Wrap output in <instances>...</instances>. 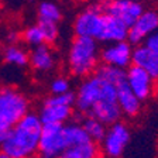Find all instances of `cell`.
<instances>
[{
    "label": "cell",
    "instance_id": "17",
    "mask_svg": "<svg viewBox=\"0 0 158 158\" xmlns=\"http://www.w3.org/2000/svg\"><path fill=\"white\" fill-rule=\"evenodd\" d=\"M116 92H117V103L123 114L127 117H134L140 113L141 100L133 93L130 86L127 85V81L116 86Z\"/></svg>",
    "mask_w": 158,
    "mask_h": 158
},
{
    "label": "cell",
    "instance_id": "19",
    "mask_svg": "<svg viewBox=\"0 0 158 158\" xmlns=\"http://www.w3.org/2000/svg\"><path fill=\"white\" fill-rule=\"evenodd\" d=\"M3 59L9 65L23 68V66L28 65L30 54L17 44H7L3 49Z\"/></svg>",
    "mask_w": 158,
    "mask_h": 158
},
{
    "label": "cell",
    "instance_id": "12",
    "mask_svg": "<svg viewBox=\"0 0 158 158\" xmlns=\"http://www.w3.org/2000/svg\"><path fill=\"white\" fill-rule=\"evenodd\" d=\"M131 55L133 45L127 40L109 43V45L100 49V59L103 61V64L114 65L123 69H127L131 65Z\"/></svg>",
    "mask_w": 158,
    "mask_h": 158
},
{
    "label": "cell",
    "instance_id": "24",
    "mask_svg": "<svg viewBox=\"0 0 158 158\" xmlns=\"http://www.w3.org/2000/svg\"><path fill=\"white\" fill-rule=\"evenodd\" d=\"M38 27L43 33L44 43L47 44H54L59 35L58 30V23L54 21H45V20H38Z\"/></svg>",
    "mask_w": 158,
    "mask_h": 158
},
{
    "label": "cell",
    "instance_id": "18",
    "mask_svg": "<svg viewBox=\"0 0 158 158\" xmlns=\"http://www.w3.org/2000/svg\"><path fill=\"white\" fill-rule=\"evenodd\" d=\"M99 157H100V150L98 147V143L89 140L86 143L66 147L56 158H99Z\"/></svg>",
    "mask_w": 158,
    "mask_h": 158
},
{
    "label": "cell",
    "instance_id": "5",
    "mask_svg": "<svg viewBox=\"0 0 158 158\" xmlns=\"http://www.w3.org/2000/svg\"><path fill=\"white\" fill-rule=\"evenodd\" d=\"M75 106V92L68 90L61 95H52L44 99L40 109V118L43 124L49 123H66L72 116V107Z\"/></svg>",
    "mask_w": 158,
    "mask_h": 158
},
{
    "label": "cell",
    "instance_id": "10",
    "mask_svg": "<svg viewBox=\"0 0 158 158\" xmlns=\"http://www.w3.org/2000/svg\"><path fill=\"white\" fill-rule=\"evenodd\" d=\"M155 30H158V10L144 9L140 17L128 27L127 41L131 45H140Z\"/></svg>",
    "mask_w": 158,
    "mask_h": 158
},
{
    "label": "cell",
    "instance_id": "2",
    "mask_svg": "<svg viewBox=\"0 0 158 158\" xmlns=\"http://www.w3.org/2000/svg\"><path fill=\"white\" fill-rule=\"evenodd\" d=\"M100 61V49L95 38L75 35L68 51L69 72L76 78H86L96 71Z\"/></svg>",
    "mask_w": 158,
    "mask_h": 158
},
{
    "label": "cell",
    "instance_id": "21",
    "mask_svg": "<svg viewBox=\"0 0 158 158\" xmlns=\"http://www.w3.org/2000/svg\"><path fill=\"white\" fill-rule=\"evenodd\" d=\"M64 133H65L68 147L75 144H81V143H86L90 140V137L88 135L83 126L79 124V123H69V124L64 123Z\"/></svg>",
    "mask_w": 158,
    "mask_h": 158
},
{
    "label": "cell",
    "instance_id": "3",
    "mask_svg": "<svg viewBox=\"0 0 158 158\" xmlns=\"http://www.w3.org/2000/svg\"><path fill=\"white\" fill-rule=\"evenodd\" d=\"M99 100H117V92L114 85L92 73L79 85L75 93V107L79 113L88 114L90 107Z\"/></svg>",
    "mask_w": 158,
    "mask_h": 158
},
{
    "label": "cell",
    "instance_id": "13",
    "mask_svg": "<svg viewBox=\"0 0 158 158\" xmlns=\"http://www.w3.org/2000/svg\"><path fill=\"white\" fill-rule=\"evenodd\" d=\"M131 64L140 66L152 78L155 85H158V55L151 49H148L144 44L135 45L133 48Z\"/></svg>",
    "mask_w": 158,
    "mask_h": 158
},
{
    "label": "cell",
    "instance_id": "29",
    "mask_svg": "<svg viewBox=\"0 0 158 158\" xmlns=\"http://www.w3.org/2000/svg\"><path fill=\"white\" fill-rule=\"evenodd\" d=\"M6 137H7V131H4V130H0V148H2V145H3Z\"/></svg>",
    "mask_w": 158,
    "mask_h": 158
},
{
    "label": "cell",
    "instance_id": "25",
    "mask_svg": "<svg viewBox=\"0 0 158 158\" xmlns=\"http://www.w3.org/2000/svg\"><path fill=\"white\" fill-rule=\"evenodd\" d=\"M23 40L30 47H37L40 44H44V37H43V33H41L38 24L37 26L27 27L23 33Z\"/></svg>",
    "mask_w": 158,
    "mask_h": 158
},
{
    "label": "cell",
    "instance_id": "30",
    "mask_svg": "<svg viewBox=\"0 0 158 158\" xmlns=\"http://www.w3.org/2000/svg\"><path fill=\"white\" fill-rule=\"evenodd\" d=\"M0 158H11V157H10L9 154H6V152H4L3 150L0 148Z\"/></svg>",
    "mask_w": 158,
    "mask_h": 158
},
{
    "label": "cell",
    "instance_id": "7",
    "mask_svg": "<svg viewBox=\"0 0 158 158\" xmlns=\"http://www.w3.org/2000/svg\"><path fill=\"white\" fill-rule=\"evenodd\" d=\"M103 16H105V11L99 4L86 7L85 10H82L73 21L75 35L92 37L98 41L103 26Z\"/></svg>",
    "mask_w": 158,
    "mask_h": 158
},
{
    "label": "cell",
    "instance_id": "8",
    "mask_svg": "<svg viewBox=\"0 0 158 158\" xmlns=\"http://www.w3.org/2000/svg\"><path fill=\"white\" fill-rule=\"evenodd\" d=\"M99 6L103 11L120 20L126 27L131 26L144 11L143 3L137 0H100Z\"/></svg>",
    "mask_w": 158,
    "mask_h": 158
},
{
    "label": "cell",
    "instance_id": "16",
    "mask_svg": "<svg viewBox=\"0 0 158 158\" xmlns=\"http://www.w3.org/2000/svg\"><path fill=\"white\" fill-rule=\"evenodd\" d=\"M88 116L98 118L105 126H112L113 123L120 122V117L123 116L120 106L117 100H99L98 103L90 107Z\"/></svg>",
    "mask_w": 158,
    "mask_h": 158
},
{
    "label": "cell",
    "instance_id": "11",
    "mask_svg": "<svg viewBox=\"0 0 158 158\" xmlns=\"http://www.w3.org/2000/svg\"><path fill=\"white\" fill-rule=\"evenodd\" d=\"M126 81H127V85L130 86V89L133 90V93L141 102L147 100L148 98H151L155 83L151 76L148 75L143 68L131 64L126 71Z\"/></svg>",
    "mask_w": 158,
    "mask_h": 158
},
{
    "label": "cell",
    "instance_id": "1",
    "mask_svg": "<svg viewBox=\"0 0 158 158\" xmlns=\"http://www.w3.org/2000/svg\"><path fill=\"white\" fill-rule=\"evenodd\" d=\"M43 122L38 113L28 112L7 131L2 150L11 158H33L38 152Z\"/></svg>",
    "mask_w": 158,
    "mask_h": 158
},
{
    "label": "cell",
    "instance_id": "14",
    "mask_svg": "<svg viewBox=\"0 0 158 158\" xmlns=\"http://www.w3.org/2000/svg\"><path fill=\"white\" fill-rule=\"evenodd\" d=\"M127 33H128V27H126L120 20L113 17L112 14L105 11L102 31L99 34L98 43L109 44V43H116V41H123V40H127Z\"/></svg>",
    "mask_w": 158,
    "mask_h": 158
},
{
    "label": "cell",
    "instance_id": "31",
    "mask_svg": "<svg viewBox=\"0 0 158 158\" xmlns=\"http://www.w3.org/2000/svg\"><path fill=\"white\" fill-rule=\"evenodd\" d=\"M33 158H52V157H49V155H45V154H41V152H40V155H34Z\"/></svg>",
    "mask_w": 158,
    "mask_h": 158
},
{
    "label": "cell",
    "instance_id": "4",
    "mask_svg": "<svg viewBox=\"0 0 158 158\" xmlns=\"http://www.w3.org/2000/svg\"><path fill=\"white\" fill-rule=\"evenodd\" d=\"M30 112V100L16 88H0V130L9 131Z\"/></svg>",
    "mask_w": 158,
    "mask_h": 158
},
{
    "label": "cell",
    "instance_id": "28",
    "mask_svg": "<svg viewBox=\"0 0 158 158\" xmlns=\"http://www.w3.org/2000/svg\"><path fill=\"white\" fill-rule=\"evenodd\" d=\"M20 40V35L17 31H9L6 35V41L7 44H17V41Z\"/></svg>",
    "mask_w": 158,
    "mask_h": 158
},
{
    "label": "cell",
    "instance_id": "22",
    "mask_svg": "<svg viewBox=\"0 0 158 158\" xmlns=\"http://www.w3.org/2000/svg\"><path fill=\"white\" fill-rule=\"evenodd\" d=\"M38 13V20H45V21H54L59 23V20L62 19V11L59 9L58 4H55L51 0H44L38 4L37 9Z\"/></svg>",
    "mask_w": 158,
    "mask_h": 158
},
{
    "label": "cell",
    "instance_id": "23",
    "mask_svg": "<svg viewBox=\"0 0 158 158\" xmlns=\"http://www.w3.org/2000/svg\"><path fill=\"white\" fill-rule=\"evenodd\" d=\"M82 126L86 130V133H88V135L90 137L92 141H95V143H102L103 141L107 128H106V126L103 124L102 122H99L98 118L92 117V116H88V117L83 120Z\"/></svg>",
    "mask_w": 158,
    "mask_h": 158
},
{
    "label": "cell",
    "instance_id": "6",
    "mask_svg": "<svg viewBox=\"0 0 158 158\" xmlns=\"http://www.w3.org/2000/svg\"><path fill=\"white\" fill-rule=\"evenodd\" d=\"M66 147H68V143L64 133V124L61 123L43 124L38 143V152L56 158Z\"/></svg>",
    "mask_w": 158,
    "mask_h": 158
},
{
    "label": "cell",
    "instance_id": "20",
    "mask_svg": "<svg viewBox=\"0 0 158 158\" xmlns=\"http://www.w3.org/2000/svg\"><path fill=\"white\" fill-rule=\"evenodd\" d=\"M95 73L114 86L120 85L122 82H126V69L118 68V66L114 65H109V64L98 65Z\"/></svg>",
    "mask_w": 158,
    "mask_h": 158
},
{
    "label": "cell",
    "instance_id": "15",
    "mask_svg": "<svg viewBox=\"0 0 158 158\" xmlns=\"http://www.w3.org/2000/svg\"><path fill=\"white\" fill-rule=\"evenodd\" d=\"M55 54L51 49L49 44L44 43L37 47H33L31 52H30L28 65H31V68L34 71H37V72H49V71H52L55 68Z\"/></svg>",
    "mask_w": 158,
    "mask_h": 158
},
{
    "label": "cell",
    "instance_id": "9",
    "mask_svg": "<svg viewBox=\"0 0 158 158\" xmlns=\"http://www.w3.org/2000/svg\"><path fill=\"white\" fill-rule=\"evenodd\" d=\"M128 141H130V130H128L127 126L122 122L113 123L107 128L105 138L100 143L105 157L120 158Z\"/></svg>",
    "mask_w": 158,
    "mask_h": 158
},
{
    "label": "cell",
    "instance_id": "26",
    "mask_svg": "<svg viewBox=\"0 0 158 158\" xmlns=\"http://www.w3.org/2000/svg\"><path fill=\"white\" fill-rule=\"evenodd\" d=\"M49 89H51L52 95H61V93H65L68 90H71V82L65 76H58V78H54L51 81Z\"/></svg>",
    "mask_w": 158,
    "mask_h": 158
},
{
    "label": "cell",
    "instance_id": "27",
    "mask_svg": "<svg viewBox=\"0 0 158 158\" xmlns=\"http://www.w3.org/2000/svg\"><path fill=\"white\" fill-rule=\"evenodd\" d=\"M143 44H144L148 49H151L152 52L158 55V30H155L152 34H150V35L144 40Z\"/></svg>",
    "mask_w": 158,
    "mask_h": 158
},
{
    "label": "cell",
    "instance_id": "32",
    "mask_svg": "<svg viewBox=\"0 0 158 158\" xmlns=\"http://www.w3.org/2000/svg\"><path fill=\"white\" fill-rule=\"evenodd\" d=\"M137 2H141V3H143V2H144V0H137Z\"/></svg>",
    "mask_w": 158,
    "mask_h": 158
}]
</instances>
